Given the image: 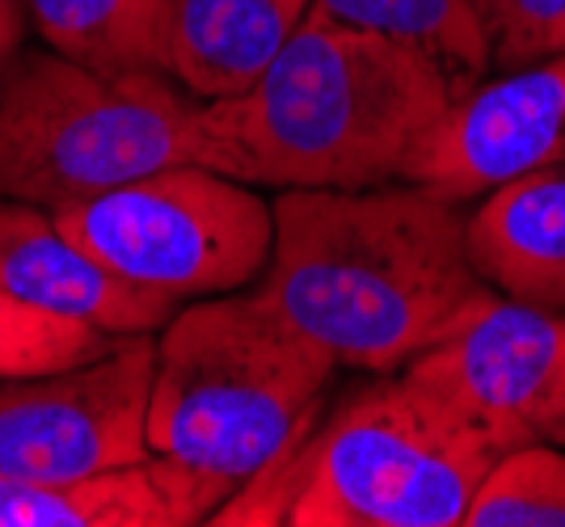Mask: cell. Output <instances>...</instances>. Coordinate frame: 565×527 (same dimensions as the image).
Returning <instances> with one entry per match:
<instances>
[{"label": "cell", "instance_id": "6da1fadb", "mask_svg": "<svg viewBox=\"0 0 565 527\" xmlns=\"http://www.w3.org/2000/svg\"><path fill=\"white\" fill-rule=\"evenodd\" d=\"M258 295L338 367L397 376L490 291L469 219L414 182L282 191Z\"/></svg>", "mask_w": 565, "mask_h": 527}, {"label": "cell", "instance_id": "7a4b0ae2", "mask_svg": "<svg viewBox=\"0 0 565 527\" xmlns=\"http://www.w3.org/2000/svg\"><path fill=\"white\" fill-rule=\"evenodd\" d=\"M456 97L423 51L308 13L245 94L203 101V165L279 191L405 182Z\"/></svg>", "mask_w": 565, "mask_h": 527}, {"label": "cell", "instance_id": "3957f363", "mask_svg": "<svg viewBox=\"0 0 565 527\" xmlns=\"http://www.w3.org/2000/svg\"><path fill=\"white\" fill-rule=\"evenodd\" d=\"M498 448L405 372L354 388L215 527H460Z\"/></svg>", "mask_w": 565, "mask_h": 527}, {"label": "cell", "instance_id": "277c9868", "mask_svg": "<svg viewBox=\"0 0 565 527\" xmlns=\"http://www.w3.org/2000/svg\"><path fill=\"white\" fill-rule=\"evenodd\" d=\"M333 372L258 291L190 300L157 337L148 448L236 494L317 427Z\"/></svg>", "mask_w": 565, "mask_h": 527}, {"label": "cell", "instance_id": "5b68a950", "mask_svg": "<svg viewBox=\"0 0 565 527\" xmlns=\"http://www.w3.org/2000/svg\"><path fill=\"white\" fill-rule=\"evenodd\" d=\"M203 157V101L173 76L89 73L51 47L0 60V198L60 212Z\"/></svg>", "mask_w": 565, "mask_h": 527}, {"label": "cell", "instance_id": "8992f818", "mask_svg": "<svg viewBox=\"0 0 565 527\" xmlns=\"http://www.w3.org/2000/svg\"><path fill=\"white\" fill-rule=\"evenodd\" d=\"M97 266L178 309L258 283L275 212L245 182L207 165H166L55 212Z\"/></svg>", "mask_w": 565, "mask_h": 527}, {"label": "cell", "instance_id": "52a82bcc", "mask_svg": "<svg viewBox=\"0 0 565 527\" xmlns=\"http://www.w3.org/2000/svg\"><path fill=\"white\" fill-rule=\"evenodd\" d=\"M152 372L157 337L136 334L97 359L0 380V477H94L152 455Z\"/></svg>", "mask_w": 565, "mask_h": 527}, {"label": "cell", "instance_id": "ba28073f", "mask_svg": "<svg viewBox=\"0 0 565 527\" xmlns=\"http://www.w3.org/2000/svg\"><path fill=\"white\" fill-rule=\"evenodd\" d=\"M502 452L565 448V312L486 291L448 337L405 367Z\"/></svg>", "mask_w": 565, "mask_h": 527}, {"label": "cell", "instance_id": "9c48e42d", "mask_svg": "<svg viewBox=\"0 0 565 527\" xmlns=\"http://www.w3.org/2000/svg\"><path fill=\"white\" fill-rule=\"evenodd\" d=\"M553 165H565V51L494 80L486 76L456 97L405 182L465 203Z\"/></svg>", "mask_w": 565, "mask_h": 527}, {"label": "cell", "instance_id": "30bf717a", "mask_svg": "<svg viewBox=\"0 0 565 527\" xmlns=\"http://www.w3.org/2000/svg\"><path fill=\"white\" fill-rule=\"evenodd\" d=\"M0 291L89 321L115 337L157 334L178 312L173 300L97 266L81 245H72L55 212L18 198H0Z\"/></svg>", "mask_w": 565, "mask_h": 527}, {"label": "cell", "instance_id": "8fae6325", "mask_svg": "<svg viewBox=\"0 0 565 527\" xmlns=\"http://www.w3.org/2000/svg\"><path fill=\"white\" fill-rule=\"evenodd\" d=\"M233 494L166 455L94 477H0V527H194Z\"/></svg>", "mask_w": 565, "mask_h": 527}, {"label": "cell", "instance_id": "7c38bea8", "mask_svg": "<svg viewBox=\"0 0 565 527\" xmlns=\"http://www.w3.org/2000/svg\"><path fill=\"white\" fill-rule=\"evenodd\" d=\"M469 254L494 291L565 312V165L486 194L469 216Z\"/></svg>", "mask_w": 565, "mask_h": 527}, {"label": "cell", "instance_id": "4fadbf2b", "mask_svg": "<svg viewBox=\"0 0 565 527\" xmlns=\"http://www.w3.org/2000/svg\"><path fill=\"white\" fill-rule=\"evenodd\" d=\"M312 0H169V76L199 101L245 94Z\"/></svg>", "mask_w": 565, "mask_h": 527}, {"label": "cell", "instance_id": "5bb4252c", "mask_svg": "<svg viewBox=\"0 0 565 527\" xmlns=\"http://www.w3.org/2000/svg\"><path fill=\"white\" fill-rule=\"evenodd\" d=\"M55 55L106 76H169V0H22Z\"/></svg>", "mask_w": 565, "mask_h": 527}, {"label": "cell", "instance_id": "9a60e30c", "mask_svg": "<svg viewBox=\"0 0 565 527\" xmlns=\"http://www.w3.org/2000/svg\"><path fill=\"white\" fill-rule=\"evenodd\" d=\"M308 13L423 51L460 97L490 76V47L472 0H312Z\"/></svg>", "mask_w": 565, "mask_h": 527}, {"label": "cell", "instance_id": "2e32d148", "mask_svg": "<svg viewBox=\"0 0 565 527\" xmlns=\"http://www.w3.org/2000/svg\"><path fill=\"white\" fill-rule=\"evenodd\" d=\"M460 527H565V448L527 443L498 455Z\"/></svg>", "mask_w": 565, "mask_h": 527}, {"label": "cell", "instance_id": "e0dca14e", "mask_svg": "<svg viewBox=\"0 0 565 527\" xmlns=\"http://www.w3.org/2000/svg\"><path fill=\"white\" fill-rule=\"evenodd\" d=\"M115 342V334L97 330L89 321L39 309V304H25L18 295L0 291V380L60 372L72 363L97 359Z\"/></svg>", "mask_w": 565, "mask_h": 527}, {"label": "cell", "instance_id": "ac0fdd59", "mask_svg": "<svg viewBox=\"0 0 565 527\" xmlns=\"http://www.w3.org/2000/svg\"><path fill=\"white\" fill-rule=\"evenodd\" d=\"M490 73H515L565 51V0H472Z\"/></svg>", "mask_w": 565, "mask_h": 527}, {"label": "cell", "instance_id": "d6986e66", "mask_svg": "<svg viewBox=\"0 0 565 527\" xmlns=\"http://www.w3.org/2000/svg\"><path fill=\"white\" fill-rule=\"evenodd\" d=\"M22 39H25L22 0H0V60L22 47Z\"/></svg>", "mask_w": 565, "mask_h": 527}]
</instances>
